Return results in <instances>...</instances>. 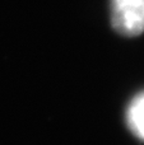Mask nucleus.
<instances>
[{"label": "nucleus", "mask_w": 144, "mask_h": 145, "mask_svg": "<svg viewBox=\"0 0 144 145\" xmlns=\"http://www.w3.org/2000/svg\"><path fill=\"white\" fill-rule=\"evenodd\" d=\"M110 13L117 33L134 37L144 32V0H110Z\"/></svg>", "instance_id": "nucleus-1"}, {"label": "nucleus", "mask_w": 144, "mask_h": 145, "mask_svg": "<svg viewBox=\"0 0 144 145\" xmlns=\"http://www.w3.org/2000/svg\"><path fill=\"white\" fill-rule=\"evenodd\" d=\"M125 117L129 130L144 141V90L130 101Z\"/></svg>", "instance_id": "nucleus-2"}]
</instances>
